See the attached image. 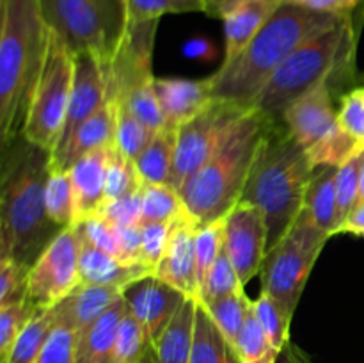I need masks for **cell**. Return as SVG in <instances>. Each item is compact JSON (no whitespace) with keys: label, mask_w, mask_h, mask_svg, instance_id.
<instances>
[{"label":"cell","mask_w":364,"mask_h":363,"mask_svg":"<svg viewBox=\"0 0 364 363\" xmlns=\"http://www.w3.org/2000/svg\"><path fill=\"white\" fill-rule=\"evenodd\" d=\"M77 230L78 233H80V237H84L85 241L91 242L92 246H96V248L103 249V251L110 253V255L119 258L116 235H114L112 226H110L100 214H96V216L89 217V219L77 224Z\"/></svg>","instance_id":"cell-48"},{"label":"cell","mask_w":364,"mask_h":363,"mask_svg":"<svg viewBox=\"0 0 364 363\" xmlns=\"http://www.w3.org/2000/svg\"><path fill=\"white\" fill-rule=\"evenodd\" d=\"M114 142V114L112 107L107 102L98 112L78 125L73 134L64 139L50 157V169L70 171L77 160L95 149L103 148Z\"/></svg>","instance_id":"cell-20"},{"label":"cell","mask_w":364,"mask_h":363,"mask_svg":"<svg viewBox=\"0 0 364 363\" xmlns=\"http://www.w3.org/2000/svg\"><path fill=\"white\" fill-rule=\"evenodd\" d=\"M123 298L127 301L128 310L144 327L149 342L155 345L167 324L173 320L180 306L183 305L187 295H183L171 285L164 283L153 274V276L130 285L124 290Z\"/></svg>","instance_id":"cell-14"},{"label":"cell","mask_w":364,"mask_h":363,"mask_svg":"<svg viewBox=\"0 0 364 363\" xmlns=\"http://www.w3.org/2000/svg\"><path fill=\"white\" fill-rule=\"evenodd\" d=\"M270 125L255 109L247 110L231 127L205 166L180 189L188 214L199 226L224 219L240 201Z\"/></svg>","instance_id":"cell-6"},{"label":"cell","mask_w":364,"mask_h":363,"mask_svg":"<svg viewBox=\"0 0 364 363\" xmlns=\"http://www.w3.org/2000/svg\"><path fill=\"white\" fill-rule=\"evenodd\" d=\"M100 216L112 226H127V224H141L142 206H141V192L128 198L109 199L103 203Z\"/></svg>","instance_id":"cell-47"},{"label":"cell","mask_w":364,"mask_h":363,"mask_svg":"<svg viewBox=\"0 0 364 363\" xmlns=\"http://www.w3.org/2000/svg\"><path fill=\"white\" fill-rule=\"evenodd\" d=\"M28 269L16 260L0 256V308L27 298Z\"/></svg>","instance_id":"cell-43"},{"label":"cell","mask_w":364,"mask_h":363,"mask_svg":"<svg viewBox=\"0 0 364 363\" xmlns=\"http://www.w3.org/2000/svg\"><path fill=\"white\" fill-rule=\"evenodd\" d=\"M50 31L73 56H92L110 68L128 32L127 0H39Z\"/></svg>","instance_id":"cell-7"},{"label":"cell","mask_w":364,"mask_h":363,"mask_svg":"<svg viewBox=\"0 0 364 363\" xmlns=\"http://www.w3.org/2000/svg\"><path fill=\"white\" fill-rule=\"evenodd\" d=\"M251 110V109H249ZM247 112L237 105L215 100L201 114L178 128L174 153L173 187L180 191L215 153L235 123Z\"/></svg>","instance_id":"cell-11"},{"label":"cell","mask_w":364,"mask_h":363,"mask_svg":"<svg viewBox=\"0 0 364 363\" xmlns=\"http://www.w3.org/2000/svg\"><path fill=\"white\" fill-rule=\"evenodd\" d=\"M315 166L283 123H272L252 164L240 201L256 205L267 219L269 251L288 233L304 206Z\"/></svg>","instance_id":"cell-4"},{"label":"cell","mask_w":364,"mask_h":363,"mask_svg":"<svg viewBox=\"0 0 364 363\" xmlns=\"http://www.w3.org/2000/svg\"><path fill=\"white\" fill-rule=\"evenodd\" d=\"M128 25L160 20L166 14H205V0H127Z\"/></svg>","instance_id":"cell-40"},{"label":"cell","mask_w":364,"mask_h":363,"mask_svg":"<svg viewBox=\"0 0 364 363\" xmlns=\"http://www.w3.org/2000/svg\"><path fill=\"white\" fill-rule=\"evenodd\" d=\"M155 93L166 127L178 130L215 102L212 80L191 78H155Z\"/></svg>","instance_id":"cell-18"},{"label":"cell","mask_w":364,"mask_h":363,"mask_svg":"<svg viewBox=\"0 0 364 363\" xmlns=\"http://www.w3.org/2000/svg\"><path fill=\"white\" fill-rule=\"evenodd\" d=\"M80 235L77 226L64 228L28 269L27 299L38 308H53L66 299L80 280Z\"/></svg>","instance_id":"cell-12"},{"label":"cell","mask_w":364,"mask_h":363,"mask_svg":"<svg viewBox=\"0 0 364 363\" xmlns=\"http://www.w3.org/2000/svg\"><path fill=\"white\" fill-rule=\"evenodd\" d=\"M288 134L306 149L318 144L338 125V110L333 105L329 82L316 85L304 96L295 100L283 114Z\"/></svg>","instance_id":"cell-15"},{"label":"cell","mask_w":364,"mask_h":363,"mask_svg":"<svg viewBox=\"0 0 364 363\" xmlns=\"http://www.w3.org/2000/svg\"><path fill=\"white\" fill-rule=\"evenodd\" d=\"M191 363H242L233 345L226 340L217 324L198 301Z\"/></svg>","instance_id":"cell-28"},{"label":"cell","mask_w":364,"mask_h":363,"mask_svg":"<svg viewBox=\"0 0 364 363\" xmlns=\"http://www.w3.org/2000/svg\"><path fill=\"white\" fill-rule=\"evenodd\" d=\"M240 287H244V285L238 280L237 270H235L233 263H231L230 256L224 251L223 246V251L219 253L215 263L212 265L205 283H203L199 302L206 305V302H212L215 299L226 298V295L235 294Z\"/></svg>","instance_id":"cell-41"},{"label":"cell","mask_w":364,"mask_h":363,"mask_svg":"<svg viewBox=\"0 0 364 363\" xmlns=\"http://www.w3.org/2000/svg\"><path fill=\"white\" fill-rule=\"evenodd\" d=\"M233 349L237 351L242 363H276L281 352L272 345L265 330L256 317L255 308L249 306L247 317L238 333Z\"/></svg>","instance_id":"cell-32"},{"label":"cell","mask_w":364,"mask_h":363,"mask_svg":"<svg viewBox=\"0 0 364 363\" xmlns=\"http://www.w3.org/2000/svg\"><path fill=\"white\" fill-rule=\"evenodd\" d=\"M38 310V306L27 298L0 308V363L7 358L16 338L27 327Z\"/></svg>","instance_id":"cell-42"},{"label":"cell","mask_w":364,"mask_h":363,"mask_svg":"<svg viewBox=\"0 0 364 363\" xmlns=\"http://www.w3.org/2000/svg\"><path fill=\"white\" fill-rule=\"evenodd\" d=\"M224 246V219L215 223L203 224L198 228L194 238V256H196V280H198L199 294L201 287L208 276L210 269L215 263L217 256L223 251Z\"/></svg>","instance_id":"cell-39"},{"label":"cell","mask_w":364,"mask_h":363,"mask_svg":"<svg viewBox=\"0 0 364 363\" xmlns=\"http://www.w3.org/2000/svg\"><path fill=\"white\" fill-rule=\"evenodd\" d=\"M142 184L144 182L134 160L128 159L116 144L110 146L107 160V201L137 194L141 192Z\"/></svg>","instance_id":"cell-35"},{"label":"cell","mask_w":364,"mask_h":363,"mask_svg":"<svg viewBox=\"0 0 364 363\" xmlns=\"http://www.w3.org/2000/svg\"><path fill=\"white\" fill-rule=\"evenodd\" d=\"M355 14L315 36L284 59L256 98L252 109L270 123H283V114L295 100L316 85L350 80L355 66Z\"/></svg>","instance_id":"cell-5"},{"label":"cell","mask_w":364,"mask_h":363,"mask_svg":"<svg viewBox=\"0 0 364 363\" xmlns=\"http://www.w3.org/2000/svg\"><path fill=\"white\" fill-rule=\"evenodd\" d=\"M251 301L252 299L245 295L244 287H240L235 294L215 299V301L206 302V305L201 302V305L205 306V310L212 317L213 322L217 324L220 333L226 337V340L231 345H235L238 333H240L242 326L245 322V317H247Z\"/></svg>","instance_id":"cell-33"},{"label":"cell","mask_w":364,"mask_h":363,"mask_svg":"<svg viewBox=\"0 0 364 363\" xmlns=\"http://www.w3.org/2000/svg\"><path fill=\"white\" fill-rule=\"evenodd\" d=\"M343 18L281 4L244 52L237 59L220 64L210 77L215 100L245 110L252 109L262 89L284 59Z\"/></svg>","instance_id":"cell-2"},{"label":"cell","mask_w":364,"mask_h":363,"mask_svg":"<svg viewBox=\"0 0 364 363\" xmlns=\"http://www.w3.org/2000/svg\"><path fill=\"white\" fill-rule=\"evenodd\" d=\"M361 149L345 160L336 171L338 230L361 199Z\"/></svg>","instance_id":"cell-37"},{"label":"cell","mask_w":364,"mask_h":363,"mask_svg":"<svg viewBox=\"0 0 364 363\" xmlns=\"http://www.w3.org/2000/svg\"><path fill=\"white\" fill-rule=\"evenodd\" d=\"M281 0H247L224 18V60L237 59L269 21Z\"/></svg>","instance_id":"cell-23"},{"label":"cell","mask_w":364,"mask_h":363,"mask_svg":"<svg viewBox=\"0 0 364 363\" xmlns=\"http://www.w3.org/2000/svg\"><path fill=\"white\" fill-rule=\"evenodd\" d=\"M109 223V221H107ZM112 226V224H110ZM119 260L124 263H144L141 260V224L112 226Z\"/></svg>","instance_id":"cell-49"},{"label":"cell","mask_w":364,"mask_h":363,"mask_svg":"<svg viewBox=\"0 0 364 363\" xmlns=\"http://www.w3.org/2000/svg\"><path fill=\"white\" fill-rule=\"evenodd\" d=\"M109 102V68L92 56H75V78L60 142ZM59 142V144H60Z\"/></svg>","instance_id":"cell-17"},{"label":"cell","mask_w":364,"mask_h":363,"mask_svg":"<svg viewBox=\"0 0 364 363\" xmlns=\"http://www.w3.org/2000/svg\"><path fill=\"white\" fill-rule=\"evenodd\" d=\"M198 228L199 224L196 223L191 214L173 224L166 253L156 267L155 276L164 283L180 290L187 298H194L199 301L194 256V238Z\"/></svg>","instance_id":"cell-16"},{"label":"cell","mask_w":364,"mask_h":363,"mask_svg":"<svg viewBox=\"0 0 364 363\" xmlns=\"http://www.w3.org/2000/svg\"><path fill=\"white\" fill-rule=\"evenodd\" d=\"M75 78V56L66 43L50 31L48 50L32 95L20 134L52 155L59 146L70 107Z\"/></svg>","instance_id":"cell-9"},{"label":"cell","mask_w":364,"mask_h":363,"mask_svg":"<svg viewBox=\"0 0 364 363\" xmlns=\"http://www.w3.org/2000/svg\"><path fill=\"white\" fill-rule=\"evenodd\" d=\"M160 20L128 25V32L109 68V102L124 103L153 132L166 127L155 93L153 48Z\"/></svg>","instance_id":"cell-8"},{"label":"cell","mask_w":364,"mask_h":363,"mask_svg":"<svg viewBox=\"0 0 364 363\" xmlns=\"http://www.w3.org/2000/svg\"><path fill=\"white\" fill-rule=\"evenodd\" d=\"M46 212L59 228L75 226V196L68 171L50 169L45 189Z\"/></svg>","instance_id":"cell-34"},{"label":"cell","mask_w":364,"mask_h":363,"mask_svg":"<svg viewBox=\"0 0 364 363\" xmlns=\"http://www.w3.org/2000/svg\"><path fill=\"white\" fill-rule=\"evenodd\" d=\"M141 223H176L188 214L178 189L164 184H142Z\"/></svg>","instance_id":"cell-30"},{"label":"cell","mask_w":364,"mask_h":363,"mask_svg":"<svg viewBox=\"0 0 364 363\" xmlns=\"http://www.w3.org/2000/svg\"><path fill=\"white\" fill-rule=\"evenodd\" d=\"M338 233H352L358 237H364V201H359L354 206L345 223L341 224Z\"/></svg>","instance_id":"cell-51"},{"label":"cell","mask_w":364,"mask_h":363,"mask_svg":"<svg viewBox=\"0 0 364 363\" xmlns=\"http://www.w3.org/2000/svg\"><path fill=\"white\" fill-rule=\"evenodd\" d=\"M198 299L187 298L153 345L151 363H191Z\"/></svg>","instance_id":"cell-26"},{"label":"cell","mask_w":364,"mask_h":363,"mask_svg":"<svg viewBox=\"0 0 364 363\" xmlns=\"http://www.w3.org/2000/svg\"><path fill=\"white\" fill-rule=\"evenodd\" d=\"M128 305L121 298L91 327L78 335L75 363H112L117 331Z\"/></svg>","instance_id":"cell-24"},{"label":"cell","mask_w":364,"mask_h":363,"mask_svg":"<svg viewBox=\"0 0 364 363\" xmlns=\"http://www.w3.org/2000/svg\"><path fill=\"white\" fill-rule=\"evenodd\" d=\"M329 238V233L299 216L288 233L267 251L259 270L262 292L277 299L294 315L313 265Z\"/></svg>","instance_id":"cell-10"},{"label":"cell","mask_w":364,"mask_h":363,"mask_svg":"<svg viewBox=\"0 0 364 363\" xmlns=\"http://www.w3.org/2000/svg\"><path fill=\"white\" fill-rule=\"evenodd\" d=\"M174 223H141V260L156 270Z\"/></svg>","instance_id":"cell-46"},{"label":"cell","mask_w":364,"mask_h":363,"mask_svg":"<svg viewBox=\"0 0 364 363\" xmlns=\"http://www.w3.org/2000/svg\"><path fill=\"white\" fill-rule=\"evenodd\" d=\"M267 248L269 230L265 214L256 205L238 201L224 217V251L244 287L262 270Z\"/></svg>","instance_id":"cell-13"},{"label":"cell","mask_w":364,"mask_h":363,"mask_svg":"<svg viewBox=\"0 0 364 363\" xmlns=\"http://www.w3.org/2000/svg\"><path fill=\"white\" fill-rule=\"evenodd\" d=\"M363 146H364V144H363Z\"/></svg>","instance_id":"cell-55"},{"label":"cell","mask_w":364,"mask_h":363,"mask_svg":"<svg viewBox=\"0 0 364 363\" xmlns=\"http://www.w3.org/2000/svg\"><path fill=\"white\" fill-rule=\"evenodd\" d=\"M59 324L55 308H39L11 347L2 363H36Z\"/></svg>","instance_id":"cell-29"},{"label":"cell","mask_w":364,"mask_h":363,"mask_svg":"<svg viewBox=\"0 0 364 363\" xmlns=\"http://www.w3.org/2000/svg\"><path fill=\"white\" fill-rule=\"evenodd\" d=\"M363 148L361 142L348 135L340 125L333 128L322 141L316 146H313L308 153L309 160L313 166H336L340 167L345 160L350 159L354 153H358Z\"/></svg>","instance_id":"cell-38"},{"label":"cell","mask_w":364,"mask_h":363,"mask_svg":"<svg viewBox=\"0 0 364 363\" xmlns=\"http://www.w3.org/2000/svg\"><path fill=\"white\" fill-rule=\"evenodd\" d=\"M252 308L274 347L283 352L290 344V326L294 315L267 292H262L259 298L252 301Z\"/></svg>","instance_id":"cell-36"},{"label":"cell","mask_w":364,"mask_h":363,"mask_svg":"<svg viewBox=\"0 0 364 363\" xmlns=\"http://www.w3.org/2000/svg\"><path fill=\"white\" fill-rule=\"evenodd\" d=\"M338 125L364 144V85L350 89L341 96L338 109Z\"/></svg>","instance_id":"cell-44"},{"label":"cell","mask_w":364,"mask_h":363,"mask_svg":"<svg viewBox=\"0 0 364 363\" xmlns=\"http://www.w3.org/2000/svg\"><path fill=\"white\" fill-rule=\"evenodd\" d=\"M359 201H364V146L361 149V199Z\"/></svg>","instance_id":"cell-53"},{"label":"cell","mask_w":364,"mask_h":363,"mask_svg":"<svg viewBox=\"0 0 364 363\" xmlns=\"http://www.w3.org/2000/svg\"><path fill=\"white\" fill-rule=\"evenodd\" d=\"M50 27L39 0H0V137L9 144L21 130L39 77Z\"/></svg>","instance_id":"cell-3"},{"label":"cell","mask_w":364,"mask_h":363,"mask_svg":"<svg viewBox=\"0 0 364 363\" xmlns=\"http://www.w3.org/2000/svg\"><path fill=\"white\" fill-rule=\"evenodd\" d=\"M176 132L178 130H173V128H164L156 132L144 152L134 160L144 184L173 185Z\"/></svg>","instance_id":"cell-27"},{"label":"cell","mask_w":364,"mask_h":363,"mask_svg":"<svg viewBox=\"0 0 364 363\" xmlns=\"http://www.w3.org/2000/svg\"><path fill=\"white\" fill-rule=\"evenodd\" d=\"M336 171V166L315 167L301 212V217L329 233L331 237L336 235L338 230Z\"/></svg>","instance_id":"cell-25"},{"label":"cell","mask_w":364,"mask_h":363,"mask_svg":"<svg viewBox=\"0 0 364 363\" xmlns=\"http://www.w3.org/2000/svg\"><path fill=\"white\" fill-rule=\"evenodd\" d=\"M80 235V233H78ZM80 280L89 285H109L127 290L135 281L153 276L155 269L146 263H124L117 256L96 248L80 237Z\"/></svg>","instance_id":"cell-21"},{"label":"cell","mask_w":364,"mask_h":363,"mask_svg":"<svg viewBox=\"0 0 364 363\" xmlns=\"http://www.w3.org/2000/svg\"><path fill=\"white\" fill-rule=\"evenodd\" d=\"M112 144L87 153L68 171L75 196V226L96 216L107 201V160Z\"/></svg>","instance_id":"cell-19"},{"label":"cell","mask_w":364,"mask_h":363,"mask_svg":"<svg viewBox=\"0 0 364 363\" xmlns=\"http://www.w3.org/2000/svg\"><path fill=\"white\" fill-rule=\"evenodd\" d=\"M77 340V331L59 320L36 363H75Z\"/></svg>","instance_id":"cell-45"},{"label":"cell","mask_w":364,"mask_h":363,"mask_svg":"<svg viewBox=\"0 0 364 363\" xmlns=\"http://www.w3.org/2000/svg\"><path fill=\"white\" fill-rule=\"evenodd\" d=\"M363 82H364V77H363Z\"/></svg>","instance_id":"cell-54"},{"label":"cell","mask_w":364,"mask_h":363,"mask_svg":"<svg viewBox=\"0 0 364 363\" xmlns=\"http://www.w3.org/2000/svg\"><path fill=\"white\" fill-rule=\"evenodd\" d=\"M50 153L18 134L2 146L0 174V256L32 267L63 228L46 212Z\"/></svg>","instance_id":"cell-1"},{"label":"cell","mask_w":364,"mask_h":363,"mask_svg":"<svg viewBox=\"0 0 364 363\" xmlns=\"http://www.w3.org/2000/svg\"><path fill=\"white\" fill-rule=\"evenodd\" d=\"M247 0H205V14L217 20H224L231 11L237 9Z\"/></svg>","instance_id":"cell-52"},{"label":"cell","mask_w":364,"mask_h":363,"mask_svg":"<svg viewBox=\"0 0 364 363\" xmlns=\"http://www.w3.org/2000/svg\"><path fill=\"white\" fill-rule=\"evenodd\" d=\"M124 294V288L109 287V285H89L80 283L66 299L59 302L55 308L57 319L77 331L84 333L91 327L107 310L116 305Z\"/></svg>","instance_id":"cell-22"},{"label":"cell","mask_w":364,"mask_h":363,"mask_svg":"<svg viewBox=\"0 0 364 363\" xmlns=\"http://www.w3.org/2000/svg\"><path fill=\"white\" fill-rule=\"evenodd\" d=\"M281 2L304 7V9L315 11V13L343 18L354 16L355 11L364 4V0H281Z\"/></svg>","instance_id":"cell-50"},{"label":"cell","mask_w":364,"mask_h":363,"mask_svg":"<svg viewBox=\"0 0 364 363\" xmlns=\"http://www.w3.org/2000/svg\"><path fill=\"white\" fill-rule=\"evenodd\" d=\"M112 107L114 114V144L128 157L135 160L146 146L155 137V132L146 127L130 107L124 103L109 102Z\"/></svg>","instance_id":"cell-31"}]
</instances>
